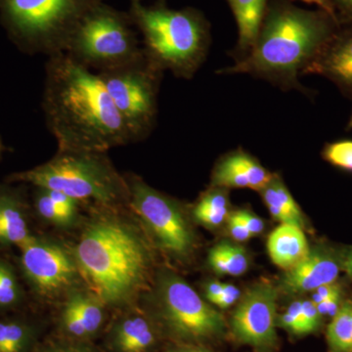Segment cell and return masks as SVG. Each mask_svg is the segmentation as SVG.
I'll use <instances>...</instances> for the list:
<instances>
[{
	"label": "cell",
	"instance_id": "cell-36",
	"mask_svg": "<svg viewBox=\"0 0 352 352\" xmlns=\"http://www.w3.org/2000/svg\"><path fill=\"white\" fill-rule=\"evenodd\" d=\"M340 24H352V0H331Z\"/></svg>",
	"mask_w": 352,
	"mask_h": 352
},
{
	"label": "cell",
	"instance_id": "cell-32",
	"mask_svg": "<svg viewBox=\"0 0 352 352\" xmlns=\"http://www.w3.org/2000/svg\"><path fill=\"white\" fill-rule=\"evenodd\" d=\"M238 219L242 222L252 236L259 235L264 230V222L261 217L248 212V210H237L234 212Z\"/></svg>",
	"mask_w": 352,
	"mask_h": 352
},
{
	"label": "cell",
	"instance_id": "cell-23",
	"mask_svg": "<svg viewBox=\"0 0 352 352\" xmlns=\"http://www.w3.org/2000/svg\"><path fill=\"white\" fill-rule=\"evenodd\" d=\"M66 303L82 321L87 336L97 332L101 327L104 321V305L90 292L72 291Z\"/></svg>",
	"mask_w": 352,
	"mask_h": 352
},
{
	"label": "cell",
	"instance_id": "cell-16",
	"mask_svg": "<svg viewBox=\"0 0 352 352\" xmlns=\"http://www.w3.org/2000/svg\"><path fill=\"white\" fill-rule=\"evenodd\" d=\"M267 251L275 265L288 271L307 258L310 248L303 229L281 223L270 233Z\"/></svg>",
	"mask_w": 352,
	"mask_h": 352
},
{
	"label": "cell",
	"instance_id": "cell-33",
	"mask_svg": "<svg viewBox=\"0 0 352 352\" xmlns=\"http://www.w3.org/2000/svg\"><path fill=\"white\" fill-rule=\"evenodd\" d=\"M228 231L231 237L236 242L243 243L245 242L252 237L251 232L248 230L247 227L236 217V215L232 214H229L228 219Z\"/></svg>",
	"mask_w": 352,
	"mask_h": 352
},
{
	"label": "cell",
	"instance_id": "cell-39",
	"mask_svg": "<svg viewBox=\"0 0 352 352\" xmlns=\"http://www.w3.org/2000/svg\"><path fill=\"white\" fill-rule=\"evenodd\" d=\"M300 1L308 4H315V6L319 7L320 10L328 13L329 15L332 16L333 18H335L336 20H338L337 14H336L335 9H333V6L332 2H331V0H300Z\"/></svg>",
	"mask_w": 352,
	"mask_h": 352
},
{
	"label": "cell",
	"instance_id": "cell-4",
	"mask_svg": "<svg viewBox=\"0 0 352 352\" xmlns=\"http://www.w3.org/2000/svg\"><path fill=\"white\" fill-rule=\"evenodd\" d=\"M129 17L142 34L146 56L162 71L177 78H193L207 57L210 25L194 8H168L164 2L146 6L131 0Z\"/></svg>",
	"mask_w": 352,
	"mask_h": 352
},
{
	"label": "cell",
	"instance_id": "cell-6",
	"mask_svg": "<svg viewBox=\"0 0 352 352\" xmlns=\"http://www.w3.org/2000/svg\"><path fill=\"white\" fill-rule=\"evenodd\" d=\"M104 0H0L10 32L48 57L64 53L78 25Z\"/></svg>",
	"mask_w": 352,
	"mask_h": 352
},
{
	"label": "cell",
	"instance_id": "cell-19",
	"mask_svg": "<svg viewBox=\"0 0 352 352\" xmlns=\"http://www.w3.org/2000/svg\"><path fill=\"white\" fill-rule=\"evenodd\" d=\"M237 23L238 50L245 56L252 50L265 14L268 0H227Z\"/></svg>",
	"mask_w": 352,
	"mask_h": 352
},
{
	"label": "cell",
	"instance_id": "cell-28",
	"mask_svg": "<svg viewBox=\"0 0 352 352\" xmlns=\"http://www.w3.org/2000/svg\"><path fill=\"white\" fill-rule=\"evenodd\" d=\"M34 207L39 217L50 223L56 224V226H68L72 222L62 212L61 208H58L54 201L51 200L45 189L38 188L36 199H34Z\"/></svg>",
	"mask_w": 352,
	"mask_h": 352
},
{
	"label": "cell",
	"instance_id": "cell-12",
	"mask_svg": "<svg viewBox=\"0 0 352 352\" xmlns=\"http://www.w3.org/2000/svg\"><path fill=\"white\" fill-rule=\"evenodd\" d=\"M20 249L25 279L39 295H59L73 288L80 276L75 258L62 245L32 237Z\"/></svg>",
	"mask_w": 352,
	"mask_h": 352
},
{
	"label": "cell",
	"instance_id": "cell-3",
	"mask_svg": "<svg viewBox=\"0 0 352 352\" xmlns=\"http://www.w3.org/2000/svg\"><path fill=\"white\" fill-rule=\"evenodd\" d=\"M105 210L83 229L73 256L90 293L104 305L120 307L147 288L152 252L135 226Z\"/></svg>",
	"mask_w": 352,
	"mask_h": 352
},
{
	"label": "cell",
	"instance_id": "cell-11",
	"mask_svg": "<svg viewBox=\"0 0 352 352\" xmlns=\"http://www.w3.org/2000/svg\"><path fill=\"white\" fill-rule=\"evenodd\" d=\"M277 286L259 282L245 291L230 319L234 339L258 351H270L277 344Z\"/></svg>",
	"mask_w": 352,
	"mask_h": 352
},
{
	"label": "cell",
	"instance_id": "cell-24",
	"mask_svg": "<svg viewBox=\"0 0 352 352\" xmlns=\"http://www.w3.org/2000/svg\"><path fill=\"white\" fill-rule=\"evenodd\" d=\"M331 352H352V300H344L327 328Z\"/></svg>",
	"mask_w": 352,
	"mask_h": 352
},
{
	"label": "cell",
	"instance_id": "cell-37",
	"mask_svg": "<svg viewBox=\"0 0 352 352\" xmlns=\"http://www.w3.org/2000/svg\"><path fill=\"white\" fill-rule=\"evenodd\" d=\"M342 289L340 285L338 282H333V283L323 285V286L319 287L318 289H315L312 292L311 300L315 305H318L324 300H328L329 298L336 295V294L342 292Z\"/></svg>",
	"mask_w": 352,
	"mask_h": 352
},
{
	"label": "cell",
	"instance_id": "cell-21",
	"mask_svg": "<svg viewBox=\"0 0 352 352\" xmlns=\"http://www.w3.org/2000/svg\"><path fill=\"white\" fill-rule=\"evenodd\" d=\"M208 261L217 274L234 277L245 274L250 266L249 256L244 248L227 241L210 250Z\"/></svg>",
	"mask_w": 352,
	"mask_h": 352
},
{
	"label": "cell",
	"instance_id": "cell-2",
	"mask_svg": "<svg viewBox=\"0 0 352 352\" xmlns=\"http://www.w3.org/2000/svg\"><path fill=\"white\" fill-rule=\"evenodd\" d=\"M340 28L320 10H307L289 0H268L258 38L242 59L219 74H247L284 90L307 89L298 82Z\"/></svg>",
	"mask_w": 352,
	"mask_h": 352
},
{
	"label": "cell",
	"instance_id": "cell-44",
	"mask_svg": "<svg viewBox=\"0 0 352 352\" xmlns=\"http://www.w3.org/2000/svg\"><path fill=\"white\" fill-rule=\"evenodd\" d=\"M0 153H1V143H0Z\"/></svg>",
	"mask_w": 352,
	"mask_h": 352
},
{
	"label": "cell",
	"instance_id": "cell-35",
	"mask_svg": "<svg viewBox=\"0 0 352 352\" xmlns=\"http://www.w3.org/2000/svg\"><path fill=\"white\" fill-rule=\"evenodd\" d=\"M344 300H342V291L340 293L336 294L328 300H324L318 305H316L317 309L321 316L333 317L339 311L340 307H342Z\"/></svg>",
	"mask_w": 352,
	"mask_h": 352
},
{
	"label": "cell",
	"instance_id": "cell-9",
	"mask_svg": "<svg viewBox=\"0 0 352 352\" xmlns=\"http://www.w3.org/2000/svg\"><path fill=\"white\" fill-rule=\"evenodd\" d=\"M151 300L162 321L177 339L204 342L219 339L226 333L223 315L170 270L157 274Z\"/></svg>",
	"mask_w": 352,
	"mask_h": 352
},
{
	"label": "cell",
	"instance_id": "cell-15",
	"mask_svg": "<svg viewBox=\"0 0 352 352\" xmlns=\"http://www.w3.org/2000/svg\"><path fill=\"white\" fill-rule=\"evenodd\" d=\"M274 175L266 170L256 157L243 150H237L222 157L215 164L210 186L223 189H252L261 192Z\"/></svg>",
	"mask_w": 352,
	"mask_h": 352
},
{
	"label": "cell",
	"instance_id": "cell-20",
	"mask_svg": "<svg viewBox=\"0 0 352 352\" xmlns=\"http://www.w3.org/2000/svg\"><path fill=\"white\" fill-rule=\"evenodd\" d=\"M155 340L151 324L138 315L120 320L113 333V344L120 352H147L154 346Z\"/></svg>",
	"mask_w": 352,
	"mask_h": 352
},
{
	"label": "cell",
	"instance_id": "cell-40",
	"mask_svg": "<svg viewBox=\"0 0 352 352\" xmlns=\"http://www.w3.org/2000/svg\"><path fill=\"white\" fill-rule=\"evenodd\" d=\"M342 270L352 278V248L342 254Z\"/></svg>",
	"mask_w": 352,
	"mask_h": 352
},
{
	"label": "cell",
	"instance_id": "cell-1",
	"mask_svg": "<svg viewBox=\"0 0 352 352\" xmlns=\"http://www.w3.org/2000/svg\"><path fill=\"white\" fill-rule=\"evenodd\" d=\"M43 111L59 151L107 153L131 135L99 76L66 53L48 57Z\"/></svg>",
	"mask_w": 352,
	"mask_h": 352
},
{
	"label": "cell",
	"instance_id": "cell-8",
	"mask_svg": "<svg viewBox=\"0 0 352 352\" xmlns=\"http://www.w3.org/2000/svg\"><path fill=\"white\" fill-rule=\"evenodd\" d=\"M163 73L145 52L129 63L96 73L126 124L131 142L147 138L156 124Z\"/></svg>",
	"mask_w": 352,
	"mask_h": 352
},
{
	"label": "cell",
	"instance_id": "cell-38",
	"mask_svg": "<svg viewBox=\"0 0 352 352\" xmlns=\"http://www.w3.org/2000/svg\"><path fill=\"white\" fill-rule=\"evenodd\" d=\"M224 284L219 281H210L205 286L206 300L215 305L221 295Z\"/></svg>",
	"mask_w": 352,
	"mask_h": 352
},
{
	"label": "cell",
	"instance_id": "cell-27",
	"mask_svg": "<svg viewBox=\"0 0 352 352\" xmlns=\"http://www.w3.org/2000/svg\"><path fill=\"white\" fill-rule=\"evenodd\" d=\"M21 300V289L11 266L0 261V308L15 307Z\"/></svg>",
	"mask_w": 352,
	"mask_h": 352
},
{
	"label": "cell",
	"instance_id": "cell-7",
	"mask_svg": "<svg viewBox=\"0 0 352 352\" xmlns=\"http://www.w3.org/2000/svg\"><path fill=\"white\" fill-rule=\"evenodd\" d=\"M133 25L129 13L101 2L85 16L64 53L94 73L122 66L144 52Z\"/></svg>",
	"mask_w": 352,
	"mask_h": 352
},
{
	"label": "cell",
	"instance_id": "cell-25",
	"mask_svg": "<svg viewBox=\"0 0 352 352\" xmlns=\"http://www.w3.org/2000/svg\"><path fill=\"white\" fill-rule=\"evenodd\" d=\"M32 329L20 321H0V352H27Z\"/></svg>",
	"mask_w": 352,
	"mask_h": 352
},
{
	"label": "cell",
	"instance_id": "cell-13",
	"mask_svg": "<svg viewBox=\"0 0 352 352\" xmlns=\"http://www.w3.org/2000/svg\"><path fill=\"white\" fill-rule=\"evenodd\" d=\"M340 271L342 254L325 245H317L298 265L285 271L278 282V291L287 296L312 293L323 285L337 282Z\"/></svg>",
	"mask_w": 352,
	"mask_h": 352
},
{
	"label": "cell",
	"instance_id": "cell-10",
	"mask_svg": "<svg viewBox=\"0 0 352 352\" xmlns=\"http://www.w3.org/2000/svg\"><path fill=\"white\" fill-rule=\"evenodd\" d=\"M134 214L157 249L182 261L195 248V234L179 203L164 195L136 176L126 178Z\"/></svg>",
	"mask_w": 352,
	"mask_h": 352
},
{
	"label": "cell",
	"instance_id": "cell-43",
	"mask_svg": "<svg viewBox=\"0 0 352 352\" xmlns=\"http://www.w3.org/2000/svg\"><path fill=\"white\" fill-rule=\"evenodd\" d=\"M351 129H352V113H351V118H349V122H347V124H346V131H351Z\"/></svg>",
	"mask_w": 352,
	"mask_h": 352
},
{
	"label": "cell",
	"instance_id": "cell-31",
	"mask_svg": "<svg viewBox=\"0 0 352 352\" xmlns=\"http://www.w3.org/2000/svg\"><path fill=\"white\" fill-rule=\"evenodd\" d=\"M62 323L65 330L76 338L87 337V333L83 327L82 321L78 318V315L74 311L73 308L65 302L63 311H62Z\"/></svg>",
	"mask_w": 352,
	"mask_h": 352
},
{
	"label": "cell",
	"instance_id": "cell-34",
	"mask_svg": "<svg viewBox=\"0 0 352 352\" xmlns=\"http://www.w3.org/2000/svg\"><path fill=\"white\" fill-rule=\"evenodd\" d=\"M241 298V292L239 288L231 284H224L223 289H222L221 295H220L219 300L215 303V307L226 309L232 307L239 302Z\"/></svg>",
	"mask_w": 352,
	"mask_h": 352
},
{
	"label": "cell",
	"instance_id": "cell-42",
	"mask_svg": "<svg viewBox=\"0 0 352 352\" xmlns=\"http://www.w3.org/2000/svg\"><path fill=\"white\" fill-rule=\"evenodd\" d=\"M55 352H88L87 351H82V349H62V351H58Z\"/></svg>",
	"mask_w": 352,
	"mask_h": 352
},
{
	"label": "cell",
	"instance_id": "cell-41",
	"mask_svg": "<svg viewBox=\"0 0 352 352\" xmlns=\"http://www.w3.org/2000/svg\"><path fill=\"white\" fill-rule=\"evenodd\" d=\"M168 352H212L208 351V349H201V347L196 346H180L176 349H171Z\"/></svg>",
	"mask_w": 352,
	"mask_h": 352
},
{
	"label": "cell",
	"instance_id": "cell-22",
	"mask_svg": "<svg viewBox=\"0 0 352 352\" xmlns=\"http://www.w3.org/2000/svg\"><path fill=\"white\" fill-rule=\"evenodd\" d=\"M227 189L212 187L201 197L193 210L194 219L201 226L217 228L230 214Z\"/></svg>",
	"mask_w": 352,
	"mask_h": 352
},
{
	"label": "cell",
	"instance_id": "cell-30",
	"mask_svg": "<svg viewBox=\"0 0 352 352\" xmlns=\"http://www.w3.org/2000/svg\"><path fill=\"white\" fill-rule=\"evenodd\" d=\"M302 300H294L287 308L279 318L277 319V325L281 326L285 330L292 333L298 335L300 330V314H302Z\"/></svg>",
	"mask_w": 352,
	"mask_h": 352
},
{
	"label": "cell",
	"instance_id": "cell-14",
	"mask_svg": "<svg viewBox=\"0 0 352 352\" xmlns=\"http://www.w3.org/2000/svg\"><path fill=\"white\" fill-rule=\"evenodd\" d=\"M303 75L324 76L352 99V25L340 28Z\"/></svg>",
	"mask_w": 352,
	"mask_h": 352
},
{
	"label": "cell",
	"instance_id": "cell-18",
	"mask_svg": "<svg viewBox=\"0 0 352 352\" xmlns=\"http://www.w3.org/2000/svg\"><path fill=\"white\" fill-rule=\"evenodd\" d=\"M259 193L273 219L280 223L305 228V215L279 175L275 173Z\"/></svg>",
	"mask_w": 352,
	"mask_h": 352
},
{
	"label": "cell",
	"instance_id": "cell-26",
	"mask_svg": "<svg viewBox=\"0 0 352 352\" xmlns=\"http://www.w3.org/2000/svg\"><path fill=\"white\" fill-rule=\"evenodd\" d=\"M322 157L340 170L352 173V139H340L324 146Z\"/></svg>",
	"mask_w": 352,
	"mask_h": 352
},
{
	"label": "cell",
	"instance_id": "cell-5",
	"mask_svg": "<svg viewBox=\"0 0 352 352\" xmlns=\"http://www.w3.org/2000/svg\"><path fill=\"white\" fill-rule=\"evenodd\" d=\"M13 178L101 208H116L129 201L126 179L113 168L107 153L58 150L47 163Z\"/></svg>",
	"mask_w": 352,
	"mask_h": 352
},
{
	"label": "cell",
	"instance_id": "cell-29",
	"mask_svg": "<svg viewBox=\"0 0 352 352\" xmlns=\"http://www.w3.org/2000/svg\"><path fill=\"white\" fill-rule=\"evenodd\" d=\"M321 315L311 300H302L298 335L316 332L320 326Z\"/></svg>",
	"mask_w": 352,
	"mask_h": 352
},
{
	"label": "cell",
	"instance_id": "cell-17",
	"mask_svg": "<svg viewBox=\"0 0 352 352\" xmlns=\"http://www.w3.org/2000/svg\"><path fill=\"white\" fill-rule=\"evenodd\" d=\"M32 237L22 201L12 192L0 189V245L21 248Z\"/></svg>",
	"mask_w": 352,
	"mask_h": 352
}]
</instances>
